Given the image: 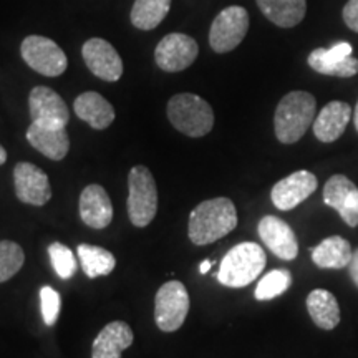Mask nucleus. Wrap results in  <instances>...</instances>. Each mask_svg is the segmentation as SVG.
Instances as JSON below:
<instances>
[{
	"label": "nucleus",
	"mask_w": 358,
	"mask_h": 358,
	"mask_svg": "<svg viewBox=\"0 0 358 358\" xmlns=\"http://www.w3.org/2000/svg\"><path fill=\"white\" fill-rule=\"evenodd\" d=\"M237 227L236 206L229 198L203 201L189 216V239L196 245H208L222 239Z\"/></svg>",
	"instance_id": "f257e3e1"
},
{
	"label": "nucleus",
	"mask_w": 358,
	"mask_h": 358,
	"mask_svg": "<svg viewBox=\"0 0 358 358\" xmlns=\"http://www.w3.org/2000/svg\"><path fill=\"white\" fill-rule=\"evenodd\" d=\"M317 103L308 92H290L277 105L274 129L277 140L284 145L297 143L315 120Z\"/></svg>",
	"instance_id": "f03ea898"
},
{
	"label": "nucleus",
	"mask_w": 358,
	"mask_h": 358,
	"mask_svg": "<svg viewBox=\"0 0 358 358\" xmlns=\"http://www.w3.org/2000/svg\"><path fill=\"white\" fill-rule=\"evenodd\" d=\"M266 252L259 244H237L224 256L216 277L226 287H245L261 275L264 267H266Z\"/></svg>",
	"instance_id": "7ed1b4c3"
},
{
	"label": "nucleus",
	"mask_w": 358,
	"mask_h": 358,
	"mask_svg": "<svg viewBox=\"0 0 358 358\" xmlns=\"http://www.w3.org/2000/svg\"><path fill=\"white\" fill-rule=\"evenodd\" d=\"M168 120L179 133L203 138L214 127V111L208 101L194 93H178L168 101Z\"/></svg>",
	"instance_id": "20e7f679"
},
{
	"label": "nucleus",
	"mask_w": 358,
	"mask_h": 358,
	"mask_svg": "<svg viewBox=\"0 0 358 358\" xmlns=\"http://www.w3.org/2000/svg\"><path fill=\"white\" fill-rule=\"evenodd\" d=\"M158 211V189L146 166H134L128 176V216L133 226L146 227Z\"/></svg>",
	"instance_id": "39448f33"
},
{
	"label": "nucleus",
	"mask_w": 358,
	"mask_h": 358,
	"mask_svg": "<svg viewBox=\"0 0 358 358\" xmlns=\"http://www.w3.org/2000/svg\"><path fill=\"white\" fill-rule=\"evenodd\" d=\"M189 294L178 280L163 284L155 299V322L163 332H176L189 312Z\"/></svg>",
	"instance_id": "423d86ee"
},
{
	"label": "nucleus",
	"mask_w": 358,
	"mask_h": 358,
	"mask_svg": "<svg viewBox=\"0 0 358 358\" xmlns=\"http://www.w3.org/2000/svg\"><path fill=\"white\" fill-rule=\"evenodd\" d=\"M20 53L25 64L43 77H60L69 66L65 52L42 35H29L20 45Z\"/></svg>",
	"instance_id": "0eeeda50"
},
{
	"label": "nucleus",
	"mask_w": 358,
	"mask_h": 358,
	"mask_svg": "<svg viewBox=\"0 0 358 358\" xmlns=\"http://www.w3.org/2000/svg\"><path fill=\"white\" fill-rule=\"evenodd\" d=\"M249 30V13L244 7L231 6L217 13L211 30L209 45L216 53H227L237 48Z\"/></svg>",
	"instance_id": "6e6552de"
},
{
	"label": "nucleus",
	"mask_w": 358,
	"mask_h": 358,
	"mask_svg": "<svg viewBox=\"0 0 358 358\" xmlns=\"http://www.w3.org/2000/svg\"><path fill=\"white\" fill-rule=\"evenodd\" d=\"M353 47L348 42L335 43L330 48H315L307 62L313 71L327 77L350 78L358 73V60L352 57Z\"/></svg>",
	"instance_id": "1a4fd4ad"
},
{
	"label": "nucleus",
	"mask_w": 358,
	"mask_h": 358,
	"mask_svg": "<svg viewBox=\"0 0 358 358\" xmlns=\"http://www.w3.org/2000/svg\"><path fill=\"white\" fill-rule=\"evenodd\" d=\"M199 47L196 40L186 34H169L155 50L156 65L168 73L186 70L198 58Z\"/></svg>",
	"instance_id": "9d476101"
},
{
	"label": "nucleus",
	"mask_w": 358,
	"mask_h": 358,
	"mask_svg": "<svg viewBox=\"0 0 358 358\" xmlns=\"http://www.w3.org/2000/svg\"><path fill=\"white\" fill-rule=\"evenodd\" d=\"M82 55L88 70L105 82H118L123 75V60L110 42L90 38L83 43Z\"/></svg>",
	"instance_id": "9b49d317"
},
{
	"label": "nucleus",
	"mask_w": 358,
	"mask_h": 358,
	"mask_svg": "<svg viewBox=\"0 0 358 358\" xmlns=\"http://www.w3.org/2000/svg\"><path fill=\"white\" fill-rule=\"evenodd\" d=\"M30 118L34 123L52 128H65L70 120V110L55 90L35 87L29 96Z\"/></svg>",
	"instance_id": "f8f14e48"
},
{
	"label": "nucleus",
	"mask_w": 358,
	"mask_h": 358,
	"mask_svg": "<svg viewBox=\"0 0 358 358\" xmlns=\"http://www.w3.org/2000/svg\"><path fill=\"white\" fill-rule=\"evenodd\" d=\"M15 194L22 203L43 206L52 198V187L47 173L32 163H22L13 168Z\"/></svg>",
	"instance_id": "ddd939ff"
},
{
	"label": "nucleus",
	"mask_w": 358,
	"mask_h": 358,
	"mask_svg": "<svg viewBox=\"0 0 358 358\" xmlns=\"http://www.w3.org/2000/svg\"><path fill=\"white\" fill-rule=\"evenodd\" d=\"M315 174L310 171H295L274 185L271 191V199L277 209L280 211H290L303 203L308 196H312L317 189Z\"/></svg>",
	"instance_id": "4468645a"
},
{
	"label": "nucleus",
	"mask_w": 358,
	"mask_h": 358,
	"mask_svg": "<svg viewBox=\"0 0 358 358\" xmlns=\"http://www.w3.org/2000/svg\"><path fill=\"white\" fill-rule=\"evenodd\" d=\"M259 236L274 256L294 261L299 254V241L292 227L277 216H264L259 221Z\"/></svg>",
	"instance_id": "2eb2a0df"
},
{
	"label": "nucleus",
	"mask_w": 358,
	"mask_h": 358,
	"mask_svg": "<svg viewBox=\"0 0 358 358\" xmlns=\"http://www.w3.org/2000/svg\"><path fill=\"white\" fill-rule=\"evenodd\" d=\"M80 216L92 229H105L113 219V206L105 187L90 185L80 194Z\"/></svg>",
	"instance_id": "dca6fc26"
},
{
	"label": "nucleus",
	"mask_w": 358,
	"mask_h": 358,
	"mask_svg": "<svg viewBox=\"0 0 358 358\" xmlns=\"http://www.w3.org/2000/svg\"><path fill=\"white\" fill-rule=\"evenodd\" d=\"M353 110L345 101H330L327 103L317 118L313 120V134L322 143H334L342 136L347 129L348 122L352 120Z\"/></svg>",
	"instance_id": "f3484780"
},
{
	"label": "nucleus",
	"mask_w": 358,
	"mask_h": 358,
	"mask_svg": "<svg viewBox=\"0 0 358 358\" xmlns=\"http://www.w3.org/2000/svg\"><path fill=\"white\" fill-rule=\"evenodd\" d=\"M27 141L53 161H62L70 150V136L65 128H52L34 122L27 129Z\"/></svg>",
	"instance_id": "a211bd4d"
},
{
	"label": "nucleus",
	"mask_w": 358,
	"mask_h": 358,
	"mask_svg": "<svg viewBox=\"0 0 358 358\" xmlns=\"http://www.w3.org/2000/svg\"><path fill=\"white\" fill-rule=\"evenodd\" d=\"M133 330L127 322H110L96 335L92 347V358H122V352L131 347Z\"/></svg>",
	"instance_id": "6ab92c4d"
},
{
	"label": "nucleus",
	"mask_w": 358,
	"mask_h": 358,
	"mask_svg": "<svg viewBox=\"0 0 358 358\" xmlns=\"http://www.w3.org/2000/svg\"><path fill=\"white\" fill-rule=\"evenodd\" d=\"M75 115L93 129H106L115 122V108L96 92H85L73 103Z\"/></svg>",
	"instance_id": "aec40b11"
},
{
	"label": "nucleus",
	"mask_w": 358,
	"mask_h": 358,
	"mask_svg": "<svg viewBox=\"0 0 358 358\" xmlns=\"http://www.w3.org/2000/svg\"><path fill=\"white\" fill-rule=\"evenodd\" d=\"M307 310L313 324L322 330H334L340 324V306L329 290H312L307 295Z\"/></svg>",
	"instance_id": "412c9836"
},
{
	"label": "nucleus",
	"mask_w": 358,
	"mask_h": 358,
	"mask_svg": "<svg viewBox=\"0 0 358 358\" xmlns=\"http://www.w3.org/2000/svg\"><path fill=\"white\" fill-rule=\"evenodd\" d=\"M257 6L272 24L282 29L299 25L307 12V0H257Z\"/></svg>",
	"instance_id": "4be33fe9"
},
{
	"label": "nucleus",
	"mask_w": 358,
	"mask_h": 358,
	"mask_svg": "<svg viewBox=\"0 0 358 358\" xmlns=\"http://www.w3.org/2000/svg\"><path fill=\"white\" fill-rule=\"evenodd\" d=\"M353 250L347 239L340 236L327 237L312 249V261L320 268H345L352 261Z\"/></svg>",
	"instance_id": "5701e85b"
},
{
	"label": "nucleus",
	"mask_w": 358,
	"mask_h": 358,
	"mask_svg": "<svg viewBox=\"0 0 358 358\" xmlns=\"http://www.w3.org/2000/svg\"><path fill=\"white\" fill-rule=\"evenodd\" d=\"M171 0H134L131 8V24L140 30H153L166 19Z\"/></svg>",
	"instance_id": "b1692460"
},
{
	"label": "nucleus",
	"mask_w": 358,
	"mask_h": 358,
	"mask_svg": "<svg viewBox=\"0 0 358 358\" xmlns=\"http://www.w3.org/2000/svg\"><path fill=\"white\" fill-rule=\"evenodd\" d=\"M77 252L80 262H82L85 275L90 277V279H96L100 275H108L116 267V259L113 254L110 250L98 248V245L80 244Z\"/></svg>",
	"instance_id": "393cba45"
},
{
	"label": "nucleus",
	"mask_w": 358,
	"mask_h": 358,
	"mask_svg": "<svg viewBox=\"0 0 358 358\" xmlns=\"http://www.w3.org/2000/svg\"><path fill=\"white\" fill-rule=\"evenodd\" d=\"M358 187L343 174H334L330 176L329 181L325 182L324 187V203L329 208L335 209L340 213L343 209V206L347 204V201L353 194V191H357Z\"/></svg>",
	"instance_id": "a878e982"
},
{
	"label": "nucleus",
	"mask_w": 358,
	"mask_h": 358,
	"mask_svg": "<svg viewBox=\"0 0 358 358\" xmlns=\"http://www.w3.org/2000/svg\"><path fill=\"white\" fill-rule=\"evenodd\" d=\"M290 284H292V275L287 268H275L262 277L254 294L257 301H271L287 292Z\"/></svg>",
	"instance_id": "bb28decb"
},
{
	"label": "nucleus",
	"mask_w": 358,
	"mask_h": 358,
	"mask_svg": "<svg viewBox=\"0 0 358 358\" xmlns=\"http://www.w3.org/2000/svg\"><path fill=\"white\" fill-rule=\"evenodd\" d=\"M25 262L24 249L13 241H0V284L12 279Z\"/></svg>",
	"instance_id": "cd10ccee"
},
{
	"label": "nucleus",
	"mask_w": 358,
	"mask_h": 358,
	"mask_svg": "<svg viewBox=\"0 0 358 358\" xmlns=\"http://www.w3.org/2000/svg\"><path fill=\"white\" fill-rule=\"evenodd\" d=\"M48 256H50L52 266L60 279L69 280L75 275L77 261H75V254L71 252L70 248H66L62 243H53L48 248Z\"/></svg>",
	"instance_id": "c85d7f7f"
},
{
	"label": "nucleus",
	"mask_w": 358,
	"mask_h": 358,
	"mask_svg": "<svg viewBox=\"0 0 358 358\" xmlns=\"http://www.w3.org/2000/svg\"><path fill=\"white\" fill-rule=\"evenodd\" d=\"M60 294H58L53 287H50V285H43V287L40 289V308H42L45 325H55L58 315H60Z\"/></svg>",
	"instance_id": "c756f323"
},
{
	"label": "nucleus",
	"mask_w": 358,
	"mask_h": 358,
	"mask_svg": "<svg viewBox=\"0 0 358 358\" xmlns=\"http://www.w3.org/2000/svg\"><path fill=\"white\" fill-rule=\"evenodd\" d=\"M342 17L348 29L358 34V0H348L343 7Z\"/></svg>",
	"instance_id": "7c9ffc66"
},
{
	"label": "nucleus",
	"mask_w": 358,
	"mask_h": 358,
	"mask_svg": "<svg viewBox=\"0 0 358 358\" xmlns=\"http://www.w3.org/2000/svg\"><path fill=\"white\" fill-rule=\"evenodd\" d=\"M347 268H348V274H350L352 282L357 285V289H358V249L353 252L352 261H350V264H348Z\"/></svg>",
	"instance_id": "2f4dec72"
},
{
	"label": "nucleus",
	"mask_w": 358,
	"mask_h": 358,
	"mask_svg": "<svg viewBox=\"0 0 358 358\" xmlns=\"http://www.w3.org/2000/svg\"><path fill=\"white\" fill-rule=\"evenodd\" d=\"M211 266H213L211 261H203V262H201V266H199V272H201V274H208Z\"/></svg>",
	"instance_id": "473e14b6"
},
{
	"label": "nucleus",
	"mask_w": 358,
	"mask_h": 358,
	"mask_svg": "<svg viewBox=\"0 0 358 358\" xmlns=\"http://www.w3.org/2000/svg\"><path fill=\"white\" fill-rule=\"evenodd\" d=\"M6 161H7V151L3 150L2 146H0V166H2V164L6 163Z\"/></svg>",
	"instance_id": "72a5a7b5"
},
{
	"label": "nucleus",
	"mask_w": 358,
	"mask_h": 358,
	"mask_svg": "<svg viewBox=\"0 0 358 358\" xmlns=\"http://www.w3.org/2000/svg\"><path fill=\"white\" fill-rule=\"evenodd\" d=\"M353 124H355V129L358 131V101L355 110H353Z\"/></svg>",
	"instance_id": "f704fd0d"
}]
</instances>
